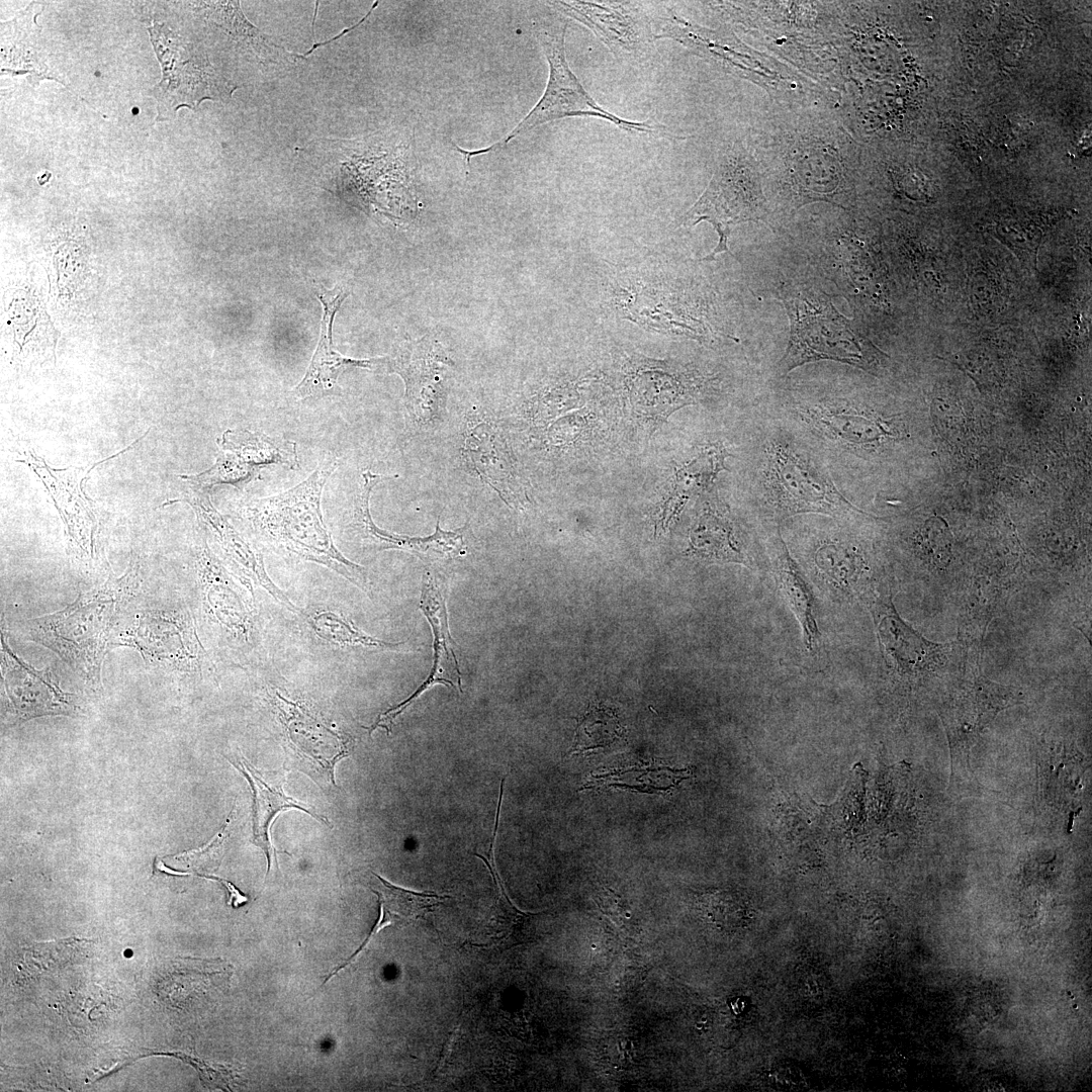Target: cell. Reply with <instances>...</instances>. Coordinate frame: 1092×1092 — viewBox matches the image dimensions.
Here are the masks:
<instances>
[{
    "instance_id": "obj_1",
    "label": "cell",
    "mask_w": 1092,
    "mask_h": 1092,
    "mask_svg": "<svg viewBox=\"0 0 1092 1092\" xmlns=\"http://www.w3.org/2000/svg\"><path fill=\"white\" fill-rule=\"evenodd\" d=\"M142 586L141 563L131 555L125 572L110 573L64 609L27 621L31 641L59 655L93 690L102 664Z\"/></svg>"
},
{
    "instance_id": "obj_2",
    "label": "cell",
    "mask_w": 1092,
    "mask_h": 1092,
    "mask_svg": "<svg viewBox=\"0 0 1092 1092\" xmlns=\"http://www.w3.org/2000/svg\"><path fill=\"white\" fill-rule=\"evenodd\" d=\"M338 465L335 456L325 455L303 481L281 493L248 502L241 516L266 547L289 559L324 565L371 595L366 569L341 553L324 523L322 493Z\"/></svg>"
},
{
    "instance_id": "obj_3",
    "label": "cell",
    "mask_w": 1092,
    "mask_h": 1092,
    "mask_svg": "<svg viewBox=\"0 0 1092 1092\" xmlns=\"http://www.w3.org/2000/svg\"><path fill=\"white\" fill-rule=\"evenodd\" d=\"M760 506L776 520L819 514L845 521L863 514L845 498L812 450L784 430L770 433L760 449Z\"/></svg>"
},
{
    "instance_id": "obj_4",
    "label": "cell",
    "mask_w": 1092,
    "mask_h": 1092,
    "mask_svg": "<svg viewBox=\"0 0 1092 1092\" xmlns=\"http://www.w3.org/2000/svg\"><path fill=\"white\" fill-rule=\"evenodd\" d=\"M791 334L779 362L782 375L811 362L832 360L871 371L885 354L833 305L823 291H800L783 298Z\"/></svg>"
},
{
    "instance_id": "obj_5",
    "label": "cell",
    "mask_w": 1092,
    "mask_h": 1092,
    "mask_svg": "<svg viewBox=\"0 0 1092 1092\" xmlns=\"http://www.w3.org/2000/svg\"><path fill=\"white\" fill-rule=\"evenodd\" d=\"M566 28V21L551 25L542 23L534 25L535 35L549 65V76L545 91L531 111L498 142L486 148L471 151L455 145L456 150L466 159L467 167L471 158L500 150L517 136L544 123L565 117L594 116L608 120L625 131L667 139L673 138V132L663 124L650 120L632 121L624 119L609 112L592 98L567 63L564 44Z\"/></svg>"
},
{
    "instance_id": "obj_6",
    "label": "cell",
    "mask_w": 1092,
    "mask_h": 1092,
    "mask_svg": "<svg viewBox=\"0 0 1092 1092\" xmlns=\"http://www.w3.org/2000/svg\"><path fill=\"white\" fill-rule=\"evenodd\" d=\"M1022 703L1023 695L1017 688L991 680L979 669L943 696L936 711L949 747L948 793L966 797L981 790L971 766V750L1001 711Z\"/></svg>"
},
{
    "instance_id": "obj_7",
    "label": "cell",
    "mask_w": 1092,
    "mask_h": 1092,
    "mask_svg": "<svg viewBox=\"0 0 1092 1092\" xmlns=\"http://www.w3.org/2000/svg\"><path fill=\"white\" fill-rule=\"evenodd\" d=\"M128 647L151 667L181 676H201L209 668L190 613L183 608L152 609L127 616L113 647Z\"/></svg>"
},
{
    "instance_id": "obj_8",
    "label": "cell",
    "mask_w": 1092,
    "mask_h": 1092,
    "mask_svg": "<svg viewBox=\"0 0 1092 1092\" xmlns=\"http://www.w3.org/2000/svg\"><path fill=\"white\" fill-rule=\"evenodd\" d=\"M141 439L122 451L109 456L113 458L129 450ZM84 467L53 468L32 450L25 451L18 460L26 464L46 486L64 524L67 554L79 574L90 576L101 563L102 547L100 522L94 503L84 491V481L97 464Z\"/></svg>"
},
{
    "instance_id": "obj_9",
    "label": "cell",
    "mask_w": 1092,
    "mask_h": 1092,
    "mask_svg": "<svg viewBox=\"0 0 1092 1092\" xmlns=\"http://www.w3.org/2000/svg\"><path fill=\"white\" fill-rule=\"evenodd\" d=\"M163 78L153 91L158 118L168 119L180 107L195 109L204 99L224 100L236 89L210 65L207 57L159 23L149 25Z\"/></svg>"
},
{
    "instance_id": "obj_10",
    "label": "cell",
    "mask_w": 1092,
    "mask_h": 1092,
    "mask_svg": "<svg viewBox=\"0 0 1092 1092\" xmlns=\"http://www.w3.org/2000/svg\"><path fill=\"white\" fill-rule=\"evenodd\" d=\"M765 213L756 176L743 157L731 154L721 162L705 192L685 213L681 224L691 226L705 220L714 226L718 244L701 259L712 261L717 254L730 252L728 238L735 224L759 220Z\"/></svg>"
},
{
    "instance_id": "obj_11",
    "label": "cell",
    "mask_w": 1092,
    "mask_h": 1092,
    "mask_svg": "<svg viewBox=\"0 0 1092 1092\" xmlns=\"http://www.w3.org/2000/svg\"><path fill=\"white\" fill-rule=\"evenodd\" d=\"M869 607L886 666L901 682L918 684L942 673L962 646L958 641L941 644L923 637L900 617L890 593L881 589Z\"/></svg>"
},
{
    "instance_id": "obj_12",
    "label": "cell",
    "mask_w": 1092,
    "mask_h": 1092,
    "mask_svg": "<svg viewBox=\"0 0 1092 1092\" xmlns=\"http://www.w3.org/2000/svg\"><path fill=\"white\" fill-rule=\"evenodd\" d=\"M803 556L820 586L840 602L869 606L881 590L862 547L845 529H829L811 537Z\"/></svg>"
},
{
    "instance_id": "obj_13",
    "label": "cell",
    "mask_w": 1092,
    "mask_h": 1092,
    "mask_svg": "<svg viewBox=\"0 0 1092 1092\" xmlns=\"http://www.w3.org/2000/svg\"><path fill=\"white\" fill-rule=\"evenodd\" d=\"M397 477L398 475L376 474L371 470L363 472V482L355 497L352 519L347 524L346 531L370 550H401L428 560L453 559L464 555L468 548L467 525L454 531H445L440 527L439 518L435 532L426 537L393 534L376 526L369 509L372 489L383 480Z\"/></svg>"
},
{
    "instance_id": "obj_14",
    "label": "cell",
    "mask_w": 1092,
    "mask_h": 1092,
    "mask_svg": "<svg viewBox=\"0 0 1092 1092\" xmlns=\"http://www.w3.org/2000/svg\"><path fill=\"white\" fill-rule=\"evenodd\" d=\"M554 10L588 27L617 57L640 58L656 39L647 14L637 3L546 1Z\"/></svg>"
},
{
    "instance_id": "obj_15",
    "label": "cell",
    "mask_w": 1092,
    "mask_h": 1092,
    "mask_svg": "<svg viewBox=\"0 0 1092 1092\" xmlns=\"http://www.w3.org/2000/svg\"><path fill=\"white\" fill-rule=\"evenodd\" d=\"M195 573L205 620L222 638L247 643L254 631L251 601L201 539Z\"/></svg>"
},
{
    "instance_id": "obj_16",
    "label": "cell",
    "mask_w": 1092,
    "mask_h": 1092,
    "mask_svg": "<svg viewBox=\"0 0 1092 1092\" xmlns=\"http://www.w3.org/2000/svg\"><path fill=\"white\" fill-rule=\"evenodd\" d=\"M709 379L698 372L666 362L634 359L626 386L630 402L638 414L666 418L673 411L697 402Z\"/></svg>"
},
{
    "instance_id": "obj_17",
    "label": "cell",
    "mask_w": 1092,
    "mask_h": 1092,
    "mask_svg": "<svg viewBox=\"0 0 1092 1092\" xmlns=\"http://www.w3.org/2000/svg\"><path fill=\"white\" fill-rule=\"evenodd\" d=\"M1 676L10 722L49 714L78 711L73 696L65 693L49 667L35 668L19 658L1 633Z\"/></svg>"
},
{
    "instance_id": "obj_18",
    "label": "cell",
    "mask_w": 1092,
    "mask_h": 1092,
    "mask_svg": "<svg viewBox=\"0 0 1092 1092\" xmlns=\"http://www.w3.org/2000/svg\"><path fill=\"white\" fill-rule=\"evenodd\" d=\"M420 609L432 628L433 666L426 680L408 698L381 713L372 725L365 727L369 735L377 728H383L389 734L394 719L433 686L444 685L463 692L460 668L454 651L456 644L449 631L446 588L444 583L430 572L424 574Z\"/></svg>"
},
{
    "instance_id": "obj_19",
    "label": "cell",
    "mask_w": 1092,
    "mask_h": 1092,
    "mask_svg": "<svg viewBox=\"0 0 1092 1092\" xmlns=\"http://www.w3.org/2000/svg\"><path fill=\"white\" fill-rule=\"evenodd\" d=\"M181 496L169 499L163 506L185 503L192 508L200 524L213 537L224 558L244 580L262 587L275 602L292 613H301L286 594L269 577L262 555L257 552L213 507L208 488L190 483Z\"/></svg>"
},
{
    "instance_id": "obj_20",
    "label": "cell",
    "mask_w": 1092,
    "mask_h": 1092,
    "mask_svg": "<svg viewBox=\"0 0 1092 1092\" xmlns=\"http://www.w3.org/2000/svg\"><path fill=\"white\" fill-rule=\"evenodd\" d=\"M798 422L811 434L841 451L868 450L894 436L888 424L847 403L845 399H820L795 405Z\"/></svg>"
},
{
    "instance_id": "obj_21",
    "label": "cell",
    "mask_w": 1092,
    "mask_h": 1092,
    "mask_svg": "<svg viewBox=\"0 0 1092 1092\" xmlns=\"http://www.w3.org/2000/svg\"><path fill=\"white\" fill-rule=\"evenodd\" d=\"M452 362L434 338L402 342L382 366L398 374L405 385V405L416 417L429 418L435 407L441 373Z\"/></svg>"
},
{
    "instance_id": "obj_22",
    "label": "cell",
    "mask_w": 1092,
    "mask_h": 1092,
    "mask_svg": "<svg viewBox=\"0 0 1092 1092\" xmlns=\"http://www.w3.org/2000/svg\"><path fill=\"white\" fill-rule=\"evenodd\" d=\"M348 294L345 288L336 287L317 295L324 307L320 340L305 375L295 387L296 396L302 399L331 393L336 388L338 377L348 367L374 369L383 365L384 357L354 359L345 357L334 349L332 340L334 316Z\"/></svg>"
},
{
    "instance_id": "obj_23",
    "label": "cell",
    "mask_w": 1092,
    "mask_h": 1092,
    "mask_svg": "<svg viewBox=\"0 0 1092 1092\" xmlns=\"http://www.w3.org/2000/svg\"><path fill=\"white\" fill-rule=\"evenodd\" d=\"M268 699L284 728L287 743L297 753L316 760L330 761L334 766L339 758L331 750L346 756L349 740L333 730L304 703L283 696L277 688L268 691Z\"/></svg>"
},
{
    "instance_id": "obj_24",
    "label": "cell",
    "mask_w": 1092,
    "mask_h": 1092,
    "mask_svg": "<svg viewBox=\"0 0 1092 1092\" xmlns=\"http://www.w3.org/2000/svg\"><path fill=\"white\" fill-rule=\"evenodd\" d=\"M766 550L777 588L800 624L806 650L815 655L820 649L821 634L811 585L788 549L780 529L767 539Z\"/></svg>"
},
{
    "instance_id": "obj_25",
    "label": "cell",
    "mask_w": 1092,
    "mask_h": 1092,
    "mask_svg": "<svg viewBox=\"0 0 1092 1092\" xmlns=\"http://www.w3.org/2000/svg\"><path fill=\"white\" fill-rule=\"evenodd\" d=\"M688 554L706 563H740L751 559L725 506L709 502L695 519L689 537Z\"/></svg>"
},
{
    "instance_id": "obj_26",
    "label": "cell",
    "mask_w": 1092,
    "mask_h": 1092,
    "mask_svg": "<svg viewBox=\"0 0 1092 1092\" xmlns=\"http://www.w3.org/2000/svg\"><path fill=\"white\" fill-rule=\"evenodd\" d=\"M727 456L721 444L711 443L701 448L696 456L676 470L660 505L658 521L662 528L676 518L691 497L704 492L713 484L717 475L725 468Z\"/></svg>"
},
{
    "instance_id": "obj_27",
    "label": "cell",
    "mask_w": 1092,
    "mask_h": 1092,
    "mask_svg": "<svg viewBox=\"0 0 1092 1092\" xmlns=\"http://www.w3.org/2000/svg\"><path fill=\"white\" fill-rule=\"evenodd\" d=\"M199 7L208 18L224 29L248 55L262 64L281 65L296 63L304 57L286 51L250 23L244 16L238 1L205 2Z\"/></svg>"
},
{
    "instance_id": "obj_28",
    "label": "cell",
    "mask_w": 1092,
    "mask_h": 1092,
    "mask_svg": "<svg viewBox=\"0 0 1092 1092\" xmlns=\"http://www.w3.org/2000/svg\"><path fill=\"white\" fill-rule=\"evenodd\" d=\"M247 778L251 785L254 798V823L253 843L264 850L267 857L268 875L273 856L276 858L275 849L270 841V826L277 814L283 809L297 808L308 813L317 820L327 822L316 813L308 811L300 802H297L283 793L282 785L272 787L262 780V775L244 759L233 762ZM277 860V859H276Z\"/></svg>"
},
{
    "instance_id": "obj_29",
    "label": "cell",
    "mask_w": 1092,
    "mask_h": 1092,
    "mask_svg": "<svg viewBox=\"0 0 1092 1092\" xmlns=\"http://www.w3.org/2000/svg\"><path fill=\"white\" fill-rule=\"evenodd\" d=\"M1042 755L1040 788L1045 800L1060 808L1074 807L1086 768L1081 753L1071 743L1058 742Z\"/></svg>"
},
{
    "instance_id": "obj_30",
    "label": "cell",
    "mask_w": 1092,
    "mask_h": 1092,
    "mask_svg": "<svg viewBox=\"0 0 1092 1092\" xmlns=\"http://www.w3.org/2000/svg\"><path fill=\"white\" fill-rule=\"evenodd\" d=\"M217 443L220 449L235 453L245 463L256 469L271 464H279L290 469L299 467L296 443L289 440L272 438L261 432L250 430H226Z\"/></svg>"
},
{
    "instance_id": "obj_31",
    "label": "cell",
    "mask_w": 1092,
    "mask_h": 1092,
    "mask_svg": "<svg viewBox=\"0 0 1092 1092\" xmlns=\"http://www.w3.org/2000/svg\"><path fill=\"white\" fill-rule=\"evenodd\" d=\"M373 875L380 882L372 891L377 895L380 911L384 918L392 922H412L426 917L450 896H441L434 892H415L392 885L379 875Z\"/></svg>"
},
{
    "instance_id": "obj_32",
    "label": "cell",
    "mask_w": 1092,
    "mask_h": 1092,
    "mask_svg": "<svg viewBox=\"0 0 1092 1092\" xmlns=\"http://www.w3.org/2000/svg\"><path fill=\"white\" fill-rule=\"evenodd\" d=\"M313 633L322 640L338 647H364L377 650H403L405 642H386L372 637L359 629L346 616L330 610H320L307 615Z\"/></svg>"
},
{
    "instance_id": "obj_33",
    "label": "cell",
    "mask_w": 1092,
    "mask_h": 1092,
    "mask_svg": "<svg viewBox=\"0 0 1092 1092\" xmlns=\"http://www.w3.org/2000/svg\"><path fill=\"white\" fill-rule=\"evenodd\" d=\"M623 729L613 710L593 705L580 718L571 753L607 747L622 738Z\"/></svg>"
},
{
    "instance_id": "obj_34",
    "label": "cell",
    "mask_w": 1092,
    "mask_h": 1092,
    "mask_svg": "<svg viewBox=\"0 0 1092 1092\" xmlns=\"http://www.w3.org/2000/svg\"><path fill=\"white\" fill-rule=\"evenodd\" d=\"M257 476H259L258 469L224 449H220L210 468L196 474L179 475L184 481L206 488L215 484H232L240 487L254 481Z\"/></svg>"
},
{
    "instance_id": "obj_35",
    "label": "cell",
    "mask_w": 1092,
    "mask_h": 1092,
    "mask_svg": "<svg viewBox=\"0 0 1092 1092\" xmlns=\"http://www.w3.org/2000/svg\"><path fill=\"white\" fill-rule=\"evenodd\" d=\"M910 540L914 553L925 562L938 567L948 563L951 553V535L942 521L927 520L913 533Z\"/></svg>"
},
{
    "instance_id": "obj_36",
    "label": "cell",
    "mask_w": 1092,
    "mask_h": 1092,
    "mask_svg": "<svg viewBox=\"0 0 1092 1092\" xmlns=\"http://www.w3.org/2000/svg\"><path fill=\"white\" fill-rule=\"evenodd\" d=\"M702 907L713 922L725 927L736 925L743 909L740 899L727 891L704 895Z\"/></svg>"
},
{
    "instance_id": "obj_37",
    "label": "cell",
    "mask_w": 1092,
    "mask_h": 1092,
    "mask_svg": "<svg viewBox=\"0 0 1092 1092\" xmlns=\"http://www.w3.org/2000/svg\"><path fill=\"white\" fill-rule=\"evenodd\" d=\"M234 817V810L231 812L224 826L220 831L204 846L189 850L174 857L177 860L185 862L188 867L197 870L213 869L219 863L222 855L224 843L229 837L230 825Z\"/></svg>"
},
{
    "instance_id": "obj_38",
    "label": "cell",
    "mask_w": 1092,
    "mask_h": 1092,
    "mask_svg": "<svg viewBox=\"0 0 1092 1092\" xmlns=\"http://www.w3.org/2000/svg\"><path fill=\"white\" fill-rule=\"evenodd\" d=\"M596 901L601 910L616 922L630 919V914L626 910L622 900L609 889L600 892Z\"/></svg>"
},
{
    "instance_id": "obj_39",
    "label": "cell",
    "mask_w": 1092,
    "mask_h": 1092,
    "mask_svg": "<svg viewBox=\"0 0 1092 1092\" xmlns=\"http://www.w3.org/2000/svg\"><path fill=\"white\" fill-rule=\"evenodd\" d=\"M389 924H390V922L387 921L384 918L382 912L379 910V917H378L376 923L374 924L372 930L370 931L369 935L367 936V938L363 941V943L359 946V948L347 961H345L342 965H340L333 972H331L330 975H328V977L324 981V984L328 983L341 970L345 969L348 965L352 964L357 959V957L363 951V949L368 945V943L373 938V936L376 935L382 928H384L385 926H387Z\"/></svg>"
},
{
    "instance_id": "obj_40",
    "label": "cell",
    "mask_w": 1092,
    "mask_h": 1092,
    "mask_svg": "<svg viewBox=\"0 0 1092 1092\" xmlns=\"http://www.w3.org/2000/svg\"><path fill=\"white\" fill-rule=\"evenodd\" d=\"M626 1044H627V1041L624 1040V1039L623 1040L615 1039L610 1043V1045H608V1049H606V1052L609 1055V1058L613 1063L619 1064V1065H624L626 1060L629 1058V1056H628V1051L629 1050L627 1049L628 1046Z\"/></svg>"
},
{
    "instance_id": "obj_41",
    "label": "cell",
    "mask_w": 1092,
    "mask_h": 1092,
    "mask_svg": "<svg viewBox=\"0 0 1092 1092\" xmlns=\"http://www.w3.org/2000/svg\"><path fill=\"white\" fill-rule=\"evenodd\" d=\"M217 880L220 881L222 885H224V887H225V889L228 891V894L230 896V898H229V904L230 905L237 908V907L245 904L248 901V898L246 896L242 895L240 893V891L237 890L233 884L229 883L228 881L218 879V878H217Z\"/></svg>"
},
{
    "instance_id": "obj_42",
    "label": "cell",
    "mask_w": 1092,
    "mask_h": 1092,
    "mask_svg": "<svg viewBox=\"0 0 1092 1092\" xmlns=\"http://www.w3.org/2000/svg\"><path fill=\"white\" fill-rule=\"evenodd\" d=\"M132 112H134V113H138V112H139L138 108H136V107H135V108H133V109H132Z\"/></svg>"
}]
</instances>
